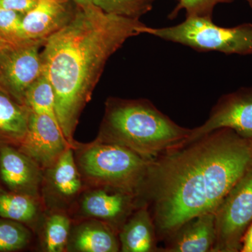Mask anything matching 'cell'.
Returning <instances> with one entry per match:
<instances>
[{
  "label": "cell",
  "instance_id": "6da1fadb",
  "mask_svg": "<svg viewBox=\"0 0 252 252\" xmlns=\"http://www.w3.org/2000/svg\"><path fill=\"white\" fill-rule=\"evenodd\" d=\"M252 165V140L217 129L151 161L140 195L154 207L156 230L172 235L198 215L215 212Z\"/></svg>",
  "mask_w": 252,
  "mask_h": 252
},
{
  "label": "cell",
  "instance_id": "7a4b0ae2",
  "mask_svg": "<svg viewBox=\"0 0 252 252\" xmlns=\"http://www.w3.org/2000/svg\"><path fill=\"white\" fill-rule=\"evenodd\" d=\"M147 26L92 4L78 6L72 21L46 39L41 52L43 73L54 89L58 122L71 145L107 61L127 39L144 34Z\"/></svg>",
  "mask_w": 252,
  "mask_h": 252
},
{
  "label": "cell",
  "instance_id": "3957f363",
  "mask_svg": "<svg viewBox=\"0 0 252 252\" xmlns=\"http://www.w3.org/2000/svg\"><path fill=\"white\" fill-rule=\"evenodd\" d=\"M191 130L179 126L145 99L111 97L96 140L124 146L149 160L185 142Z\"/></svg>",
  "mask_w": 252,
  "mask_h": 252
},
{
  "label": "cell",
  "instance_id": "277c9868",
  "mask_svg": "<svg viewBox=\"0 0 252 252\" xmlns=\"http://www.w3.org/2000/svg\"><path fill=\"white\" fill-rule=\"evenodd\" d=\"M74 158L86 187H107L140 195L152 160L120 144L74 142Z\"/></svg>",
  "mask_w": 252,
  "mask_h": 252
},
{
  "label": "cell",
  "instance_id": "5b68a950",
  "mask_svg": "<svg viewBox=\"0 0 252 252\" xmlns=\"http://www.w3.org/2000/svg\"><path fill=\"white\" fill-rule=\"evenodd\" d=\"M144 34L188 46L198 52L217 51L226 55H252L251 23L223 28L207 18H186L183 22L170 27L147 26Z\"/></svg>",
  "mask_w": 252,
  "mask_h": 252
},
{
  "label": "cell",
  "instance_id": "8992f818",
  "mask_svg": "<svg viewBox=\"0 0 252 252\" xmlns=\"http://www.w3.org/2000/svg\"><path fill=\"white\" fill-rule=\"evenodd\" d=\"M216 241L212 252H240L252 223V165L230 189L215 211Z\"/></svg>",
  "mask_w": 252,
  "mask_h": 252
},
{
  "label": "cell",
  "instance_id": "52a82bcc",
  "mask_svg": "<svg viewBox=\"0 0 252 252\" xmlns=\"http://www.w3.org/2000/svg\"><path fill=\"white\" fill-rule=\"evenodd\" d=\"M46 41L9 42L0 48V88L24 104L30 86L43 73L41 49Z\"/></svg>",
  "mask_w": 252,
  "mask_h": 252
},
{
  "label": "cell",
  "instance_id": "ba28073f",
  "mask_svg": "<svg viewBox=\"0 0 252 252\" xmlns=\"http://www.w3.org/2000/svg\"><path fill=\"white\" fill-rule=\"evenodd\" d=\"M135 194L107 187H86L68 212L72 220L95 219L113 227L118 233L141 206Z\"/></svg>",
  "mask_w": 252,
  "mask_h": 252
},
{
  "label": "cell",
  "instance_id": "9c48e42d",
  "mask_svg": "<svg viewBox=\"0 0 252 252\" xmlns=\"http://www.w3.org/2000/svg\"><path fill=\"white\" fill-rule=\"evenodd\" d=\"M85 189L70 147L54 165L44 170L41 198L46 210L69 212Z\"/></svg>",
  "mask_w": 252,
  "mask_h": 252
},
{
  "label": "cell",
  "instance_id": "30bf717a",
  "mask_svg": "<svg viewBox=\"0 0 252 252\" xmlns=\"http://www.w3.org/2000/svg\"><path fill=\"white\" fill-rule=\"evenodd\" d=\"M229 128L252 140V87H243L219 99L203 125L191 129L187 141L217 129Z\"/></svg>",
  "mask_w": 252,
  "mask_h": 252
},
{
  "label": "cell",
  "instance_id": "8fae6325",
  "mask_svg": "<svg viewBox=\"0 0 252 252\" xmlns=\"http://www.w3.org/2000/svg\"><path fill=\"white\" fill-rule=\"evenodd\" d=\"M70 147L56 119L31 112L27 133L18 148L21 152L44 170L54 165Z\"/></svg>",
  "mask_w": 252,
  "mask_h": 252
},
{
  "label": "cell",
  "instance_id": "7c38bea8",
  "mask_svg": "<svg viewBox=\"0 0 252 252\" xmlns=\"http://www.w3.org/2000/svg\"><path fill=\"white\" fill-rule=\"evenodd\" d=\"M44 170L16 147H0V183L16 193L41 198Z\"/></svg>",
  "mask_w": 252,
  "mask_h": 252
},
{
  "label": "cell",
  "instance_id": "4fadbf2b",
  "mask_svg": "<svg viewBox=\"0 0 252 252\" xmlns=\"http://www.w3.org/2000/svg\"><path fill=\"white\" fill-rule=\"evenodd\" d=\"M77 7L72 0H38L23 16V39L46 41L72 21Z\"/></svg>",
  "mask_w": 252,
  "mask_h": 252
},
{
  "label": "cell",
  "instance_id": "5bb4252c",
  "mask_svg": "<svg viewBox=\"0 0 252 252\" xmlns=\"http://www.w3.org/2000/svg\"><path fill=\"white\" fill-rule=\"evenodd\" d=\"M119 233L108 223L95 219L72 220L67 252H117Z\"/></svg>",
  "mask_w": 252,
  "mask_h": 252
},
{
  "label": "cell",
  "instance_id": "9a60e30c",
  "mask_svg": "<svg viewBox=\"0 0 252 252\" xmlns=\"http://www.w3.org/2000/svg\"><path fill=\"white\" fill-rule=\"evenodd\" d=\"M172 235L173 238L167 252H212L216 241L215 212L194 217Z\"/></svg>",
  "mask_w": 252,
  "mask_h": 252
},
{
  "label": "cell",
  "instance_id": "2e32d148",
  "mask_svg": "<svg viewBox=\"0 0 252 252\" xmlns=\"http://www.w3.org/2000/svg\"><path fill=\"white\" fill-rule=\"evenodd\" d=\"M120 251H156V227L147 205L136 209L119 232Z\"/></svg>",
  "mask_w": 252,
  "mask_h": 252
},
{
  "label": "cell",
  "instance_id": "e0dca14e",
  "mask_svg": "<svg viewBox=\"0 0 252 252\" xmlns=\"http://www.w3.org/2000/svg\"><path fill=\"white\" fill-rule=\"evenodd\" d=\"M31 111L0 88V147L18 148L26 133Z\"/></svg>",
  "mask_w": 252,
  "mask_h": 252
},
{
  "label": "cell",
  "instance_id": "ac0fdd59",
  "mask_svg": "<svg viewBox=\"0 0 252 252\" xmlns=\"http://www.w3.org/2000/svg\"><path fill=\"white\" fill-rule=\"evenodd\" d=\"M46 209L40 198L16 193L0 183V217L16 220L28 225L32 230L45 213Z\"/></svg>",
  "mask_w": 252,
  "mask_h": 252
},
{
  "label": "cell",
  "instance_id": "d6986e66",
  "mask_svg": "<svg viewBox=\"0 0 252 252\" xmlns=\"http://www.w3.org/2000/svg\"><path fill=\"white\" fill-rule=\"evenodd\" d=\"M41 223L40 241L43 251L67 252L72 220L64 210H46Z\"/></svg>",
  "mask_w": 252,
  "mask_h": 252
},
{
  "label": "cell",
  "instance_id": "ffe728a7",
  "mask_svg": "<svg viewBox=\"0 0 252 252\" xmlns=\"http://www.w3.org/2000/svg\"><path fill=\"white\" fill-rule=\"evenodd\" d=\"M24 104L31 112L46 114L57 120L55 112L54 89L44 73L26 91Z\"/></svg>",
  "mask_w": 252,
  "mask_h": 252
},
{
  "label": "cell",
  "instance_id": "44dd1931",
  "mask_svg": "<svg viewBox=\"0 0 252 252\" xmlns=\"http://www.w3.org/2000/svg\"><path fill=\"white\" fill-rule=\"evenodd\" d=\"M33 240V230L24 223L0 217V252L26 250Z\"/></svg>",
  "mask_w": 252,
  "mask_h": 252
},
{
  "label": "cell",
  "instance_id": "7402d4cb",
  "mask_svg": "<svg viewBox=\"0 0 252 252\" xmlns=\"http://www.w3.org/2000/svg\"><path fill=\"white\" fill-rule=\"evenodd\" d=\"M156 0H93V4L108 14L140 19L153 9Z\"/></svg>",
  "mask_w": 252,
  "mask_h": 252
},
{
  "label": "cell",
  "instance_id": "603a6c76",
  "mask_svg": "<svg viewBox=\"0 0 252 252\" xmlns=\"http://www.w3.org/2000/svg\"><path fill=\"white\" fill-rule=\"evenodd\" d=\"M236 0H178V3L168 15L170 20H173L179 13L185 10L186 18L199 17L212 20L214 10L217 5L231 4Z\"/></svg>",
  "mask_w": 252,
  "mask_h": 252
},
{
  "label": "cell",
  "instance_id": "cb8c5ba5",
  "mask_svg": "<svg viewBox=\"0 0 252 252\" xmlns=\"http://www.w3.org/2000/svg\"><path fill=\"white\" fill-rule=\"evenodd\" d=\"M24 14L0 6V37L9 42L24 41L22 23Z\"/></svg>",
  "mask_w": 252,
  "mask_h": 252
},
{
  "label": "cell",
  "instance_id": "d4e9b609",
  "mask_svg": "<svg viewBox=\"0 0 252 252\" xmlns=\"http://www.w3.org/2000/svg\"><path fill=\"white\" fill-rule=\"evenodd\" d=\"M37 1L38 0H0V6L25 15L36 6Z\"/></svg>",
  "mask_w": 252,
  "mask_h": 252
},
{
  "label": "cell",
  "instance_id": "484cf974",
  "mask_svg": "<svg viewBox=\"0 0 252 252\" xmlns=\"http://www.w3.org/2000/svg\"><path fill=\"white\" fill-rule=\"evenodd\" d=\"M240 252H252V223L244 235Z\"/></svg>",
  "mask_w": 252,
  "mask_h": 252
},
{
  "label": "cell",
  "instance_id": "4316f807",
  "mask_svg": "<svg viewBox=\"0 0 252 252\" xmlns=\"http://www.w3.org/2000/svg\"><path fill=\"white\" fill-rule=\"evenodd\" d=\"M79 7H86L93 4V0H72Z\"/></svg>",
  "mask_w": 252,
  "mask_h": 252
},
{
  "label": "cell",
  "instance_id": "83f0119b",
  "mask_svg": "<svg viewBox=\"0 0 252 252\" xmlns=\"http://www.w3.org/2000/svg\"><path fill=\"white\" fill-rule=\"evenodd\" d=\"M8 43H9V41H6L4 40V39H1V37H0V48L3 47V46H6V44H8ZM12 43V42H11Z\"/></svg>",
  "mask_w": 252,
  "mask_h": 252
},
{
  "label": "cell",
  "instance_id": "f1b7e54d",
  "mask_svg": "<svg viewBox=\"0 0 252 252\" xmlns=\"http://www.w3.org/2000/svg\"><path fill=\"white\" fill-rule=\"evenodd\" d=\"M245 1L248 2V4H249V6H250V7L252 9V0H245Z\"/></svg>",
  "mask_w": 252,
  "mask_h": 252
}]
</instances>
